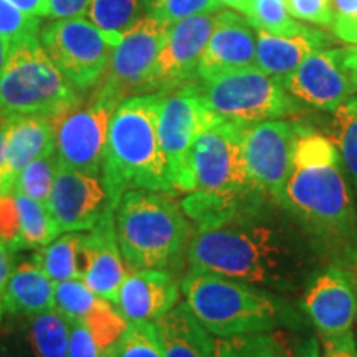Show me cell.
I'll use <instances>...</instances> for the list:
<instances>
[{"label": "cell", "mask_w": 357, "mask_h": 357, "mask_svg": "<svg viewBox=\"0 0 357 357\" xmlns=\"http://www.w3.org/2000/svg\"><path fill=\"white\" fill-rule=\"evenodd\" d=\"M192 270L242 281L275 294L306 289L324 266L283 205L265 199L215 225L197 229L187 248Z\"/></svg>", "instance_id": "6da1fadb"}, {"label": "cell", "mask_w": 357, "mask_h": 357, "mask_svg": "<svg viewBox=\"0 0 357 357\" xmlns=\"http://www.w3.org/2000/svg\"><path fill=\"white\" fill-rule=\"evenodd\" d=\"M324 265L357 270V211L329 137L300 129L283 202Z\"/></svg>", "instance_id": "7a4b0ae2"}, {"label": "cell", "mask_w": 357, "mask_h": 357, "mask_svg": "<svg viewBox=\"0 0 357 357\" xmlns=\"http://www.w3.org/2000/svg\"><path fill=\"white\" fill-rule=\"evenodd\" d=\"M245 129L247 124L217 116L192 146L194 190L182 200L181 207L197 229L215 225L248 205L268 199L255 189L245 167Z\"/></svg>", "instance_id": "3957f363"}, {"label": "cell", "mask_w": 357, "mask_h": 357, "mask_svg": "<svg viewBox=\"0 0 357 357\" xmlns=\"http://www.w3.org/2000/svg\"><path fill=\"white\" fill-rule=\"evenodd\" d=\"M162 100L164 91L126 98L111 116L101 178L113 208L128 190L176 194L159 141Z\"/></svg>", "instance_id": "277c9868"}, {"label": "cell", "mask_w": 357, "mask_h": 357, "mask_svg": "<svg viewBox=\"0 0 357 357\" xmlns=\"http://www.w3.org/2000/svg\"><path fill=\"white\" fill-rule=\"evenodd\" d=\"M114 225L129 270L181 266L192 238L190 220L164 192L128 190L114 208Z\"/></svg>", "instance_id": "5b68a950"}, {"label": "cell", "mask_w": 357, "mask_h": 357, "mask_svg": "<svg viewBox=\"0 0 357 357\" xmlns=\"http://www.w3.org/2000/svg\"><path fill=\"white\" fill-rule=\"evenodd\" d=\"M181 289L199 323L217 337L273 331L296 319L278 294L215 273L190 268Z\"/></svg>", "instance_id": "8992f818"}, {"label": "cell", "mask_w": 357, "mask_h": 357, "mask_svg": "<svg viewBox=\"0 0 357 357\" xmlns=\"http://www.w3.org/2000/svg\"><path fill=\"white\" fill-rule=\"evenodd\" d=\"M82 100L40 43V37L12 47L0 75V108L10 114L55 119Z\"/></svg>", "instance_id": "52a82bcc"}, {"label": "cell", "mask_w": 357, "mask_h": 357, "mask_svg": "<svg viewBox=\"0 0 357 357\" xmlns=\"http://www.w3.org/2000/svg\"><path fill=\"white\" fill-rule=\"evenodd\" d=\"M205 105L218 118L242 124L280 119L296 109V101L278 79L247 68L200 79Z\"/></svg>", "instance_id": "ba28073f"}, {"label": "cell", "mask_w": 357, "mask_h": 357, "mask_svg": "<svg viewBox=\"0 0 357 357\" xmlns=\"http://www.w3.org/2000/svg\"><path fill=\"white\" fill-rule=\"evenodd\" d=\"M119 100L98 83L91 95L53 119L58 166L101 176L111 116Z\"/></svg>", "instance_id": "9c48e42d"}, {"label": "cell", "mask_w": 357, "mask_h": 357, "mask_svg": "<svg viewBox=\"0 0 357 357\" xmlns=\"http://www.w3.org/2000/svg\"><path fill=\"white\" fill-rule=\"evenodd\" d=\"M217 114L205 105L194 82L164 91L159 114V141L167 174L176 192L194 190L190 151L195 139Z\"/></svg>", "instance_id": "30bf717a"}, {"label": "cell", "mask_w": 357, "mask_h": 357, "mask_svg": "<svg viewBox=\"0 0 357 357\" xmlns=\"http://www.w3.org/2000/svg\"><path fill=\"white\" fill-rule=\"evenodd\" d=\"M40 43L78 91L95 88L101 82L116 47L86 17L52 22L40 30Z\"/></svg>", "instance_id": "8fae6325"}, {"label": "cell", "mask_w": 357, "mask_h": 357, "mask_svg": "<svg viewBox=\"0 0 357 357\" xmlns=\"http://www.w3.org/2000/svg\"><path fill=\"white\" fill-rule=\"evenodd\" d=\"M169 26L146 15L126 30L113 48L101 84L119 100L154 91L155 63L166 45Z\"/></svg>", "instance_id": "7c38bea8"}, {"label": "cell", "mask_w": 357, "mask_h": 357, "mask_svg": "<svg viewBox=\"0 0 357 357\" xmlns=\"http://www.w3.org/2000/svg\"><path fill=\"white\" fill-rule=\"evenodd\" d=\"M300 129L281 119L250 124L245 129L243 159L250 181L257 190L278 204L283 202Z\"/></svg>", "instance_id": "4fadbf2b"}, {"label": "cell", "mask_w": 357, "mask_h": 357, "mask_svg": "<svg viewBox=\"0 0 357 357\" xmlns=\"http://www.w3.org/2000/svg\"><path fill=\"white\" fill-rule=\"evenodd\" d=\"M356 271L324 265L305 289L301 307L323 339L352 333L357 310Z\"/></svg>", "instance_id": "5bb4252c"}, {"label": "cell", "mask_w": 357, "mask_h": 357, "mask_svg": "<svg viewBox=\"0 0 357 357\" xmlns=\"http://www.w3.org/2000/svg\"><path fill=\"white\" fill-rule=\"evenodd\" d=\"M48 208L60 234L88 231L111 207L108 190L101 176L58 166Z\"/></svg>", "instance_id": "9a60e30c"}, {"label": "cell", "mask_w": 357, "mask_h": 357, "mask_svg": "<svg viewBox=\"0 0 357 357\" xmlns=\"http://www.w3.org/2000/svg\"><path fill=\"white\" fill-rule=\"evenodd\" d=\"M217 13H200L169 26L155 63L154 91H167L197 79L199 63L217 24Z\"/></svg>", "instance_id": "2e32d148"}, {"label": "cell", "mask_w": 357, "mask_h": 357, "mask_svg": "<svg viewBox=\"0 0 357 357\" xmlns=\"http://www.w3.org/2000/svg\"><path fill=\"white\" fill-rule=\"evenodd\" d=\"M296 100L323 111H336L357 93L349 71L342 63L341 52L314 50L283 82Z\"/></svg>", "instance_id": "e0dca14e"}, {"label": "cell", "mask_w": 357, "mask_h": 357, "mask_svg": "<svg viewBox=\"0 0 357 357\" xmlns=\"http://www.w3.org/2000/svg\"><path fill=\"white\" fill-rule=\"evenodd\" d=\"M128 270L118 243L114 208H108L82 240V281L86 287L116 305Z\"/></svg>", "instance_id": "ac0fdd59"}, {"label": "cell", "mask_w": 357, "mask_h": 357, "mask_svg": "<svg viewBox=\"0 0 357 357\" xmlns=\"http://www.w3.org/2000/svg\"><path fill=\"white\" fill-rule=\"evenodd\" d=\"M247 68H257V29L247 17L220 10L199 63L197 79Z\"/></svg>", "instance_id": "d6986e66"}, {"label": "cell", "mask_w": 357, "mask_h": 357, "mask_svg": "<svg viewBox=\"0 0 357 357\" xmlns=\"http://www.w3.org/2000/svg\"><path fill=\"white\" fill-rule=\"evenodd\" d=\"M55 301L61 314L83 323L100 346L109 352L129 326L116 305L93 293L82 280L55 283Z\"/></svg>", "instance_id": "ffe728a7"}, {"label": "cell", "mask_w": 357, "mask_h": 357, "mask_svg": "<svg viewBox=\"0 0 357 357\" xmlns=\"http://www.w3.org/2000/svg\"><path fill=\"white\" fill-rule=\"evenodd\" d=\"M178 303V284L171 271L131 270L118 291L116 307L131 323H155Z\"/></svg>", "instance_id": "44dd1931"}, {"label": "cell", "mask_w": 357, "mask_h": 357, "mask_svg": "<svg viewBox=\"0 0 357 357\" xmlns=\"http://www.w3.org/2000/svg\"><path fill=\"white\" fill-rule=\"evenodd\" d=\"M52 149H55L53 119L13 114L7 131L6 154L0 164V195L10 194L20 172L33 159Z\"/></svg>", "instance_id": "7402d4cb"}, {"label": "cell", "mask_w": 357, "mask_h": 357, "mask_svg": "<svg viewBox=\"0 0 357 357\" xmlns=\"http://www.w3.org/2000/svg\"><path fill=\"white\" fill-rule=\"evenodd\" d=\"M154 324L162 357H212L215 341L187 303H177Z\"/></svg>", "instance_id": "603a6c76"}, {"label": "cell", "mask_w": 357, "mask_h": 357, "mask_svg": "<svg viewBox=\"0 0 357 357\" xmlns=\"http://www.w3.org/2000/svg\"><path fill=\"white\" fill-rule=\"evenodd\" d=\"M53 307H56L55 281L45 273L35 257L13 268L3 296V310L33 318Z\"/></svg>", "instance_id": "cb8c5ba5"}, {"label": "cell", "mask_w": 357, "mask_h": 357, "mask_svg": "<svg viewBox=\"0 0 357 357\" xmlns=\"http://www.w3.org/2000/svg\"><path fill=\"white\" fill-rule=\"evenodd\" d=\"M326 43L319 32L283 37L257 30V68L283 84L301 61Z\"/></svg>", "instance_id": "d4e9b609"}, {"label": "cell", "mask_w": 357, "mask_h": 357, "mask_svg": "<svg viewBox=\"0 0 357 357\" xmlns=\"http://www.w3.org/2000/svg\"><path fill=\"white\" fill-rule=\"evenodd\" d=\"M82 231H65L33 257L55 283L82 280Z\"/></svg>", "instance_id": "484cf974"}, {"label": "cell", "mask_w": 357, "mask_h": 357, "mask_svg": "<svg viewBox=\"0 0 357 357\" xmlns=\"http://www.w3.org/2000/svg\"><path fill=\"white\" fill-rule=\"evenodd\" d=\"M147 13V0H93L86 19L118 45L121 35Z\"/></svg>", "instance_id": "4316f807"}, {"label": "cell", "mask_w": 357, "mask_h": 357, "mask_svg": "<svg viewBox=\"0 0 357 357\" xmlns=\"http://www.w3.org/2000/svg\"><path fill=\"white\" fill-rule=\"evenodd\" d=\"M20 215V250L43 248L60 235L55 218L47 204L35 200L25 194L13 192Z\"/></svg>", "instance_id": "83f0119b"}, {"label": "cell", "mask_w": 357, "mask_h": 357, "mask_svg": "<svg viewBox=\"0 0 357 357\" xmlns=\"http://www.w3.org/2000/svg\"><path fill=\"white\" fill-rule=\"evenodd\" d=\"M294 352L287 336L266 331L218 337L212 357H294Z\"/></svg>", "instance_id": "f1b7e54d"}, {"label": "cell", "mask_w": 357, "mask_h": 357, "mask_svg": "<svg viewBox=\"0 0 357 357\" xmlns=\"http://www.w3.org/2000/svg\"><path fill=\"white\" fill-rule=\"evenodd\" d=\"M30 344L35 357H68L70 319L56 307L33 316Z\"/></svg>", "instance_id": "f546056e"}, {"label": "cell", "mask_w": 357, "mask_h": 357, "mask_svg": "<svg viewBox=\"0 0 357 357\" xmlns=\"http://www.w3.org/2000/svg\"><path fill=\"white\" fill-rule=\"evenodd\" d=\"M247 19L257 30L283 35V37H296V35L314 32V30L303 26L289 13L287 0H252Z\"/></svg>", "instance_id": "4dcf8cb0"}, {"label": "cell", "mask_w": 357, "mask_h": 357, "mask_svg": "<svg viewBox=\"0 0 357 357\" xmlns=\"http://www.w3.org/2000/svg\"><path fill=\"white\" fill-rule=\"evenodd\" d=\"M331 141L357 192V98H349L334 111Z\"/></svg>", "instance_id": "1f68e13d"}, {"label": "cell", "mask_w": 357, "mask_h": 357, "mask_svg": "<svg viewBox=\"0 0 357 357\" xmlns=\"http://www.w3.org/2000/svg\"><path fill=\"white\" fill-rule=\"evenodd\" d=\"M56 153L55 149H52L43 155H40V158L33 159L32 162L20 172L12 192L25 194L29 195V197L47 204L48 197H50L53 181H55L56 176Z\"/></svg>", "instance_id": "d6a6232c"}, {"label": "cell", "mask_w": 357, "mask_h": 357, "mask_svg": "<svg viewBox=\"0 0 357 357\" xmlns=\"http://www.w3.org/2000/svg\"><path fill=\"white\" fill-rule=\"evenodd\" d=\"M111 357H162L154 323H131L116 342Z\"/></svg>", "instance_id": "836d02e7"}, {"label": "cell", "mask_w": 357, "mask_h": 357, "mask_svg": "<svg viewBox=\"0 0 357 357\" xmlns=\"http://www.w3.org/2000/svg\"><path fill=\"white\" fill-rule=\"evenodd\" d=\"M40 17L20 10L8 0H0V35L12 43V47L40 35Z\"/></svg>", "instance_id": "e575fe53"}, {"label": "cell", "mask_w": 357, "mask_h": 357, "mask_svg": "<svg viewBox=\"0 0 357 357\" xmlns=\"http://www.w3.org/2000/svg\"><path fill=\"white\" fill-rule=\"evenodd\" d=\"M220 10H223L220 0H162L158 6L151 7L147 15L171 26L189 17Z\"/></svg>", "instance_id": "d590c367"}, {"label": "cell", "mask_w": 357, "mask_h": 357, "mask_svg": "<svg viewBox=\"0 0 357 357\" xmlns=\"http://www.w3.org/2000/svg\"><path fill=\"white\" fill-rule=\"evenodd\" d=\"M0 242L6 243L12 253L19 252L20 215L13 192L0 195Z\"/></svg>", "instance_id": "8d00e7d4"}, {"label": "cell", "mask_w": 357, "mask_h": 357, "mask_svg": "<svg viewBox=\"0 0 357 357\" xmlns=\"http://www.w3.org/2000/svg\"><path fill=\"white\" fill-rule=\"evenodd\" d=\"M68 357H111V352L98 344L95 336L83 323L70 321Z\"/></svg>", "instance_id": "74e56055"}, {"label": "cell", "mask_w": 357, "mask_h": 357, "mask_svg": "<svg viewBox=\"0 0 357 357\" xmlns=\"http://www.w3.org/2000/svg\"><path fill=\"white\" fill-rule=\"evenodd\" d=\"M287 7L296 20L333 26L329 0H287Z\"/></svg>", "instance_id": "f35d334b"}, {"label": "cell", "mask_w": 357, "mask_h": 357, "mask_svg": "<svg viewBox=\"0 0 357 357\" xmlns=\"http://www.w3.org/2000/svg\"><path fill=\"white\" fill-rule=\"evenodd\" d=\"M329 6H331L334 33L349 43L357 30V0H329Z\"/></svg>", "instance_id": "ab89813d"}, {"label": "cell", "mask_w": 357, "mask_h": 357, "mask_svg": "<svg viewBox=\"0 0 357 357\" xmlns=\"http://www.w3.org/2000/svg\"><path fill=\"white\" fill-rule=\"evenodd\" d=\"M93 0H48V17L50 19H75L86 17Z\"/></svg>", "instance_id": "60d3db41"}, {"label": "cell", "mask_w": 357, "mask_h": 357, "mask_svg": "<svg viewBox=\"0 0 357 357\" xmlns=\"http://www.w3.org/2000/svg\"><path fill=\"white\" fill-rule=\"evenodd\" d=\"M324 356L323 357H357L356 337L354 333L344 334V336L323 339Z\"/></svg>", "instance_id": "b9f144b4"}, {"label": "cell", "mask_w": 357, "mask_h": 357, "mask_svg": "<svg viewBox=\"0 0 357 357\" xmlns=\"http://www.w3.org/2000/svg\"><path fill=\"white\" fill-rule=\"evenodd\" d=\"M10 255L12 252L7 248V245L0 242V311H3V296H6L7 283L12 273Z\"/></svg>", "instance_id": "7bdbcfd3"}, {"label": "cell", "mask_w": 357, "mask_h": 357, "mask_svg": "<svg viewBox=\"0 0 357 357\" xmlns=\"http://www.w3.org/2000/svg\"><path fill=\"white\" fill-rule=\"evenodd\" d=\"M20 10L33 17H48V0H8Z\"/></svg>", "instance_id": "ee69618b"}, {"label": "cell", "mask_w": 357, "mask_h": 357, "mask_svg": "<svg viewBox=\"0 0 357 357\" xmlns=\"http://www.w3.org/2000/svg\"><path fill=\"white\" fill-rule=\"evenodd\" d=\"M339 52H341L342 63H344L346 70L349 71L352 82H354L357 89V45H352V47L347 48H339Z\"/></svg>", "instance_id": "f6af8a7d"}, {"label": "cell", "mask_w": 357, "mask_h": 357, "mask_svg": "<svg viewBox=\"0 0 357 357\" xmlns=\"http://www.w3.org/2000/svg\"><path fill=\"white\" fill-rule=\"evenodd\" d=\"M13 114L7 113L6 109L0 108V164L3 160V154H6V142H7V131L10 126Z\"/></svg>", "instance_id": "bcb514c9"}, {"label": "cell", "mask_w": 357, "mask_h": 357, "mask_svg": "<svg viewBox=\"0 0 357 357\" xmlns=\"http://www.w3.org/2000/svg\"><path fill=\"white\" fill-rule=\"evenodd\" d=\"M294 357H321L318 339L307 337L305 342H301V346L298 347V351L294 352Z\"/></svg>", "instance_id": "7dc6e473"}, {"label": "cell", "mask_w": 357, "mask_h": 357, "mask_svg": "<svg viewBox=\"0 0 357 357\" xmlns=\"http://www.w3.org/2000/svg\"><path fill=\"white\" fill-rule=\"evenodd\" d=\"M223 7H229V8H234V10L243 13L245 17H247L248 13V8H250V2L252 0H220Z\"/></svg>", "instance_id": "c3c4849f"}, {"label": "cell", "mask_w": 357, "mask_h": 357, "mask_svg": "<svg viewBox=\"0 0 357 357\" xmlns=\"http://www.w3.org/2000/svg\"><path fill=\"white\" fill-rule=\"evenodd\" d=\"M10 52H12V43L0 35V75H2L3 68H6V63L8 60V55H10Z\"/></svg>", "instance_id": "681fc988"}, {"label": "cell", "mask_w": 357, "mask_h": 357, "mask_svg": "<svg viewBox=\"0 0 357 357\" xmlns=\"http://www.w3.org/2000/svg\"><path fill=\"white\" fill-rule=\"evenodd\" d=\"M160 2H162V0H147V3H149V8L158 6V3H160Z\"/></svg>", "instance_id": "f907efd6"}, {"label": "cell", "mask_w": 357, "mask_h": 357, "mask_svg": "<svg viewBox=\"0 0 357 357\" xmlns=\"http://www.w3.org/2000/svg\"><path fill=\"white\" fill-rule=\"evenodd\" d=\"M349 43L357 45V30L354 32V35H352V37H351V42H349Z\"/></svg>", "instance_id": "816d5d0a"}, {"label": "cell", "mask_w": 357, "mask_h": 357, "mask_svg": "<svg viewBox=\"0 0 357 357\" xmlns=\"http://www.w3.org/2000/svg\"><path fill=\"white\" fill-rule=\"evenodd\" d=\"M356 323H357V310H356ZM356 349H357V337H356Z\"/></svg>", "instance_id": "f5cc1de1"}, {"label": "cell", "mask_w": 357, "mask_h": 357, "mask_svg": "<svg viewBox=\"0 0 357 357\" xmlns=\"http://www.w3.org/2000/svg\"><path fill=\"white\" fill-rule=\"evenodd\" d=\"M2 312H3V311H0V321H2Z\"/></svg>", "instance_id": "db71d44e"}, {"label": "cell", "mask_w": 357, "mask_h": 357, "mask_svg": "<svg viewBox=\"0 0 357 357\" xmlns=\"http://www.w3.org/2000/svg\"><path fill=\"white\" fill-rule=\"evenodd\" d=\"M0 357H2V356H0Z\"/></svg>", "instance_id": "11a10c76"}]
</instances>
